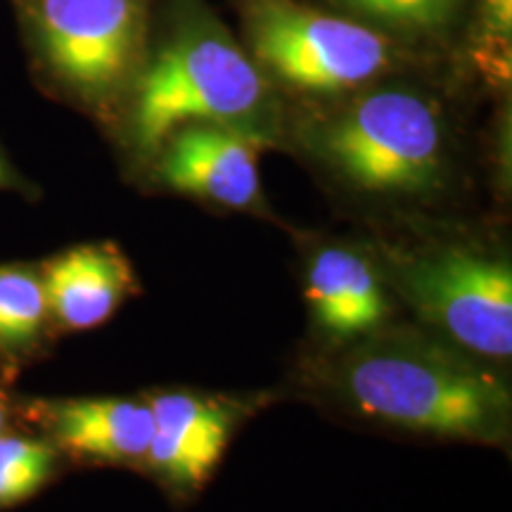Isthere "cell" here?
<instances>
[{"instance_id":"obj_16","label":"cell","mask_w":512,"mask_h":512,"mask_svg":"<svg viewBox=\"0 0 512 512\" xmlns=\"http://www.w3.org/2000/svg\"><path fill=\"white\" fill-rule=\"evenodd\" d=\"M17 185H19L17 171L12 169L8 157H5L3 150H0V188H17Z\"/></svg>"},{"instance_id":"obj_4","label":"cell","mask_w":512,"mask_h":512,"mask_svg":"<svg viewBox=\"0 0 512 512\" xmlns=\"http://www.w3.org/2000/svg\"><path fill=\"white\" fill-rule=\"evenodd\" d=\"M323 152L351 183L368 192L413 195L439 181L444 128L437 107L418 93H370L332 121Z\"/></svg>"},{"instance_id":"obj_5","label":"cell","mask_w":512,"mask_h":512,"mask_svg":"<svg viewBox=\"0 0 512 512\" xmlns=\"http://www.w3.org/2000/svg\"><path fill=\"white\" fill-rule=\"evenodd\" d=\"M247 29L256 57L306 91L356 88L392 62L377 31L294 0H249Z\"/></svg>"},{"instance_id":"obj_12","label":"cell","mask_w":512,"mask_h":512,"mask_svg":"<svg viewBox=\"0 0 512 512\" xmlns=\"http://www.w3.org/2000/svg\"><path fill=\"white\" fill-rule=\"evenodd\" d=\"M48 302L41 273L0 266V356L17 361L34 351L48 328Z\"/></svg>"},{"instance_id":"obj_9","label":"cell","mask_w":512,"mask_h":512,"mask_svg":"<svg viewBox=\"0 0 512 512\" xmlns=\"http://www.w3.org/2000/svg\"><path fill=\"white\" fill-rule=\"evenodd\" d=\"M50 320L67 330L105 323L136 287L124 254L114 245H81L41 268Z\"/></svg>"},{"instance_id":"obj_11","label":"cell","mask_w":512,"mask_h":512,"mask_svg":"<svg viewBox=\"0 0 512 512\" xmlns=\"http://www.w3.org/2000/svg\"><path fill=\"white\" fill-rule=\"evenodd\" d=\"M316 325L330 337L347 339L375 330L387 316V299L373 268L349 249H323L306 275Z\"/></svg>"},{"instance_id":"obj_3","label":"cell","mask_w":512,"mask_h":512,"mask_svg":"<svg viewBox=\"0 0 512 512\" xmlns=\"http://www.w3.org/2000/svg\"><path fill=\"white\" fill-rule=\"evenodd\" d=\"M34 60L50 83L102 102L138 64L145 0H15Z\"/></svg>"},{"instance_id":"obj_6","label":"cell","mask_w":512,"mask_h":512,"mask_svg":"<svg viewBox=\"0 0 512 512\" xmlns=\"http://www.w3.org/2000/svg\"><path fill=\"white\" fill-rule=\"evenodd\" d=\"M401 290L460 347L489 358L512 354V273L505 261L441 249L403 268Z\"/></svg>"},{"instance_id":"obj_15","label":"cell","mask_w":512,"mask_h":512,"mask_svg":"<svg viewBox=\"0 0 512 512\" xmlns=\"http://www.w3.org/2000/svg\"><path fill=\"white\" fill-rule=\"evenodd\" d=\"M486 24L498 36V41H510L512 27V0H484Z\"/></svg>"},{"instance_id":"obj_8","label":"cell","mask_w":512,"mask_h":512,"mask_svg":"<svg viewBox=\"0 0 512 512\" xmlns=\"http://www.w3.org/2000/svg\"><path fill=\"white\" fill-rule=\"evenodd\" d=\"M36 422L50 444L95 463H133L147 458L155 418L150 403L131 399H67L36 403Z\"/></svg>"},{"instance_id":"obj_14","label":"cell","mask_w":512,"mask_h":512,"mask_svg":"<svg viewBox=\"0 0 512 512\" xmlns=\"http://www.w3.org/2000/svg\"><path fill=\"white\" fill-rule=\"evenodd\" d=\"M349 8L408 31H432L444 27L458 0H344Z\"/></svg>"},{"instance_id":"obj_17","label":"cell","mask_w":512,"mask_h":512,"mask_svg":"<svg viewBox=\"0 0 512 512\" xmlns=\"http://www.w3.org/2000/svg\"><path fill=\"white\" fill-rule=\"evenodd\" d=\"M5 427H8V406H5V399L0 396V434H5Z\"/></svg>"},{"instance_id":"obj_1","label":"cell","mask_w":512,"mask_h":512,"mask_svg":"<svg viewBox=\"0 0 512 512\" xmlns=\"http://www.w3.org/2000/svg\"><path fill=\"white\" fill-rule=\"evenodd\" d=\"M342 384L358 411L413 432L498 439L508 425L505 384L427 344L384 342L358 351Z\"/></svg>"},{"instance_id":"obj_2","label":"cell","mask_w":512,"mask_h":512,"mask_svg":"<svg viewBox=\"0 0 512 512\" xmlns=\"http://www.w3.org/2000/svg\"><path fill=\"white\" fill-rule=\"evenodd\" d=\"M264 100V79L226 34L190 29L159 50L136 86L131 136L155 152L190 124H230Z\"/></svg>"},{"instance_id":"obj_7","label":"cell","mask_w":512,"mask_h":512,"mask_svg":"<svg viewBox=\"0 0 512 512\" xmlns=\"http://www.w3.org/2000/svg\"><path fill=\"white\" fill-rule=\"evenodd\" d=\"M162 147L159 174L183 195L233 209L259 197V136L228 124H190L171 133Z\"/></svg>"},{"instance_id":"obj_10","label":"cell","mask_w":512,"mask_h":512,"mask_svg":"<svg viewBox=\"0 0 512 512\" xmlns=\"http://www.w3.org/2000/svg\"><path fill=\"white\" fill-rule=\"evenodd\" d=\"M155 418L147 460L178 484H200L214 470L233 430V413L192 394H159L150 401Z\"/></svg>"},{"instance_id":"obj_13","label":"cell","mask_w":512,"mask_h":512,"mask_svg":"<svg viewBox=\"0 0 512 512\" xmlns=\"http://www.w3.org/2000/svg\"><path fill=\"white\" fill-rule=\"evenodd\" d=\"M57 448L50 441L0 434V508L27 501L53 477Z\"/></svg>"}]
</instances>
